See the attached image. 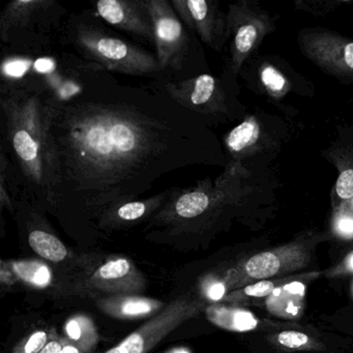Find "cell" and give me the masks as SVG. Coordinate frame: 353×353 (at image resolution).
I'll return each instance as SVG.
<instances>
[{
  "label": "cell",
  "mask_w": 353,
  "mask_h": 353,
  "mask_svg": "<svg viewBox=\"0 0 353 353\" xmlns=\"http://www.w3.org/2000/svg\"><path fill=\"white\" fill-rule=\"evenodd\" d=\"M110 73L101 72L79 96L51 105L54 210L78 208L99 218L162 177L210 158L204 117L158 83H121Z\"/></svg>",
  "instance_id": "cell-1"
},
{
  "label": "cell",
  "mask_w": 353,
  "mask_h": 353,
  "mask_svg": "<svg viewBox=\"0 0 353 353\" xmlns=\"http://www.w3.org/2000/svg\"><path fill=\"white\" fill-rule=\"evenodd\" d=\"M0 106L8 144L30 194L53 208L57 175L50 131L52 106L39 92L5 84Z\"/></svg>",
  "instance_id": "cell-2"
},
{
  "label": "cell",
  "mask_w": 353,
  "mask_h": 353,
  "mask_svg": "<svg viewBox=\"0 0 353 353\" xmlns=\"http://www.w3.org/2000/svg\"><path fill=\"white\" fill-rule=\"evenodd\" d=\"M63 42L76 54L98 67L128 76L164 75L157 57L107 32L88 16H73L65 24Z\"/></svg>",
  "instance_id": "cell-3"
},
{
  "label": "cell",
  "mask_w": 353,
  "mask_h": 353,
  "mask_svg": "<svg viewBox=\"0 0 353 353\" xmlns=\"http://www.w3.org/2000/svg\"><path fill=\"white\" fill-rule=\"evenodd\" d=\"M65 12L54 0H14L0 16L1 41L16 48L45 47Z\"/></svg>",
  "instance_id": "cell-4"
},
{
  "label": "cell",
  "mask_w": 353,
  "mask_h": 353,
  "mask_svg": "<svg viewBox=\"0 0 353 353\" xmlns=\"http://www.w3.org/2000/svg\"><path fill=\"white\" fill-rule=\"evenodd\" d=\"M309 260V253L303 243H290L251 256L227 270L225 276L233 291L258 281L286 276L305 268Z\"/></svg>",
  "instance_id": "cell-5"
},
{
  "label": "cell",
  "mask_w": 353,
  "mask_h": 353,
  "mask_svg": "<svg viewBox=\"0 0 353 353\" xmlns=\"http://www.w3.org/2000/svg\"><path fill=\"white\" fill-rule=\"evenodd\" d=\"M205 301L192 295L181 296L166 305V307L132 332L117 346L105 353H148L161 341L176 330L183 322L195 317L205 310Z\"/></svg>",
  "instance_id": "cell-6"
},
{
  "label": "cell",
  "mask_w": 353,
  "mask_h": 353,
  "mask_svg": "<svg viewBox=\"0 0 353 353\" xmlns=\"http://www.w3.org/2000/svg\"><path fill=\"white\" fill-rule=\"evenodd\" d=\"M154 23L157 59L163 74L181 71L189 52V37L169 0H145Z\"/></svg>",
  "instance_id": "cell-7"
},
{
  "label": "cell",
  "mask_w": 353,
  "mask_h": 353,
  "mask_svg": "<svg viewBox=\"0 0 353 353\" xmlns=\"http://www.w3.org/2000/svg\"><path fill=\"white\" fill-rule=\"evenodd\" d=\"M86 286L113 295H137L145 287L143 274L125 257L112 256L88 274Z\"/></svg>",
  "instance_id": "cell-8"
},
{
  "label": "cell",
  "mask_w": 353,
  "mask_h": 353,
  "mask_svg": "<svg viewBox=\"0 0 353 353\" xmlns=\"http://www.w3.org/2000/svg\"><path fill=\"white\" fill-rule=\"evenodd\" d=\"M96 10L106 23L154 45V23L145 0H100Z\"/></svg>",
  "instance_id": "cell-9"
},
{
  "label": "cell",
  "mask_w": 353,
  "mask_h": 353,
  "mask_svg": "<svg viewBox=\"0 0 353 353\" xmlns=\"http://www.w3.org/2000/svg\"><path fill=\"white\" fill-rule=\"evenodd\" d=\"M162 88L174 102L192 112L205 117L219 110L218 83L212 75L202 74L181 81H164Z\"/></svg>",
  "instance_id": "cell-10"
},
{
  "label": "cell",
  "mask_w": 353,
  "mask_h": 353,
  "mask_svg": "<svg viewBox=\"0 0 353 353\" xmlns=\"http://www.w3.org/2000/svg\"><path fill=\"white\" fill-rule=\"evenodd\" d=\"M183 26L198 34L205 44L214 47L218 16L214 3L208 0H171Z\"/></svg>",
  "instance_id": "cell-11"
},
{
  "label": "cell",
  "mask_w": 353,
  "mask_h": 353,
  "mask_svg": "<svg viewBox=\"0 0 353 353\" xmlns=\"http://www.w3.org/2000/svg\"><path fill=\"white\" fill-rule=\"evenodd\" d=\"M172 190H167L146 199L125 202L103 212L98 218L102 227H119L154 216L170 198Z\"/></svg>",
  "instance_id": "cell-12"
},
{
  "label": "cell",
  "mask_w": 353,
  "mask_h": 353,
  "mask_svg": "<svg viewBox=\"0 0 353 353\" xmlns=\"http://www.w3.org/2000/svg\"><path fill=\"white\" fill-rule=\"evenodd\" d=\"M98 305L111 317L123 320L152 318L164 309V303L158 299L140 295H113L99 299Z\"/></svg>",
  "instance_id": "cell-13"
},
{
  "label": "cell",
  "mask_w": 353,
  "mask_h": 353,
  "mask_svg": "<svg viewBox=\"0 0 353 353\" xmlns=\"http://www.w3.org/2000/svg\"><path fill=\"white\" fill-rule=\"evenodd\" d=\"M312 278L292 281L278 287L265 299L268 312L283 319H299L305 307L307 285L303 282Z\"/></svg>",
  "instance_id": "cell-14"
},
{
  "label": "cell",
  "mask_w": 353,
  "mask_h": 353,
  "mask_svg": "<svg viewBox=\"0 0 353 353\" xmlns=\"http://www.w3.org/2000/svg\"><path fill=\"white\" fill-rule=\"evenodd\" d=\"M208 319L218 327L230 332H245L255 330L259 320L252 312L237 307L212 303L206 307Z\"/></svg>",
  "instance_id": "cell-15"
},
{
  "label": "cell",
  "mask_w": 353,
  "mask_h": 353,
  "mask_svg": "<svg viewBox=\"0 0 353 353\" xmlns=\"http://www.w3.org/2000/svg\"><path fill=\"white\" fill-rule=\"evenodd\" d=\"M319 272H309V274H295V276H286L282 278L272 279V280H262L252 283L243 288L231 291L224 299V303H253L257 299L268 297L278 287L292 281L301 280L305 278H316Z\"/></svg>",
  "instance_id": "cell-16"
},
{
  "label": "cell",
  "mask_w": 353,
  "mask_h": 353,
  "mask_svg": "<svg viewBox=\"0 0 353 353\" xmlns=\"http://www.w3.org/2000/svg\"><path fill=\"white\" fill-rule=\"evenodd\" d=\"M65 332L68 340L84 353L92 352L100 340L94 321L83 314H77L70 318L65 323Z\"/></svg>",
  "instance_id": "cell-17"
},
{
  "label": "cell",
  "mask_w": 353,
  "mask_h": 353,
  "mask_svg": "<svg viewBox=\"0 0 353 353\" xmlns=\"http://www.w3.org/2000/svg\"><path fill=\"white\" fill-rule=\"evenodd\" d=\"M28 243L38 255L54 263L65 261L70 256L69 250L65 243L59 237L44 229H34L30 231Z\"/></svg>",
  "instance_id": "cell-18"
},
{
  "label": "cell",
  "mask_w": 353,
  "mask_h": 353,
  "mask_svg": "<svg viewBox=\"0 0 353 353\" xmlns=\"http://www.w3.org/2000/svg\"><path fill=\"white\" fill-rule=\"evenodd\" d=\"M8 264L17 276L18 281H22L30 286L44 289L52 284V270L45 262L39 260H18Z\"/></svg>",
  "instance_id": "cell-19"
},
{
  "label": "cell",
  "mask_w": 353,
  "mask_h": 353,
  "mask_svg": "<svg viewBox=\"0 0 353 353\" xmlns=\"http://www.w3.org/2000/svg\"><path fill=\"white\" fill-rule=\"evenodd\" d=\"M260 135L259 125L254 119H248L232 130L226 139L231 152H241L256 143Z\"/></svg>",
  "instance_id": "cell-20"
},
{
  "label": "cell",
  "mask_w": 353,
  "mask_h": 353,
  "mask_svg": "<svg viewBox=\"0 0 353 353\" xmlns=\"http://www.w3.org/2000/svg\"><path fill=\"white\" fill-rule=\"evenodd\" d=\"M257 38L258 30L255 24L243 23L237 28L233 42V63L235 70L239 69L245 55L252 50Z\"/></svg>",
  "instance_id": "cell-21"
},
{
  "label": "cell",
  "mask_w": 353,
  "mask_h": 353,
  "mask_svg": "<svg viewBox=\"0 0 353 353\" xmlns=\"http://www.w3.org/2000/svg\"><path fill=\"white\" fill-rule=\"evenodd\" d=\"M199 290L204 299L212 303H219L224 301L226 295L231 291L225 272L221 274H206L200 281Z\"/></svg>",
  "instance_id": "cell-22"
},
{
  "label": "cell",
  "mask_w": 353,
  "mask_h": 353,
  "mask_svg": "<svg viewBox=\"0 0 353 353\" xmlns=\"http://www.w3.org/2000/svg\"><path fill=\"white\" fill-rule=\"evenodd\" d=\"M276 342L281 346L289 349L310 350L317 348V344L307 334L296 330H285L276 336Z\"/></svg>",
  "instance_id": "cell-23"
},
{
  "label": "cell",
  "mask_w": 353,
  "mask_h": 353,
  "mask_svg": "<svg viewBox=\"0 0 353 353\" xmlns=\"http://www.w3.org/2000/svg\"><path fill=\"white\" fill-rule=\"evenodd\" d=\"M52 338L50 332L46 330H37L22 341L14 349L13 353H40Z\"/></svg>",
  "instance_id": "cell-24"
},
{
  "label": "cell",
  "mask_w": 353,
  "mask_h": 353,
  "mask_svg": "<svg viewBox=\"0 0 353 353\" xmlns=\"http://www.w3.org/2000/svg\"><path fill=\"white\" fill-rule=\"evenodd\" d=\"M261 80L266 88L272 92H283L287 83L282 74L272 65H268L262 70Z\"/></svg>",
  "instance_id": "cell-25"
},
{
  "label": "cell",
  "mask_w": 353,
  "mask_h": 353,
  "mask_svg": "<svg viewBox=\"0 0 353 353\" xmlns=\"http://www.w3.org/2000/svg\"><path fill=\"white\" fill-rule=\"evenodd\" d=\"M8 162L6 159L5 152H3L1 154V163H0V202H1V208H8L9 210H13V201H12L11 196L9 193V185H7V181H6V169H7Z\"/></svg>",
  "instance_id": "cell-26"
},
{
  "label": "cell",
  "mask_w": 353,
  "mask_h": 353,
  "mask_svg": "<svg viewBox=\"0 0 353 353\" xmlns=\"http://www.w3.org/2000/svg\"><path fill=\"white\" fill-rule=\"evenodd\" d=\"M336 194L342 199L353 197V169L343 171L336 181Z\"/></svg>",
  "instance_id": "cell-27"
},
{
  "label": "cell",
  "mask_w": 353,
  "mask_h": 353,
  "mask_svg": "<svg viewBox=\"0 0 353 353\" xmlns=\"http://www.w3.org/2000/svg\"><path fill=\"white\" fill-rule=\"evenodd\" d=\"M336 233L341 236L350 239L353 237V216H342L338 218L334 224Z\"/></svg>",
  "instance_id": "cell-28"
},
{
  "label": "cell",
  "mask_w": 353,
  "mask_h": 353,
  "mask_svg": "<svg viewBox=\"0 0 353 353\" xmlns=\"http://www.w3.org/2000/svg\"><path fill=\"white\" fill-rule=\"evenodd\" d=\"M65 338H61L59 336H53L50 342L46 345L44 349L40 353H61L65 344Z\"/></svg>",
  "instance_id": "cell-29"
},
{
  "label": "cell",
  "mask_w": 353,
  "mask_h": 353,
  "mask_svg": "<svg viewBox=\"0 0 353 353\" xmlns=\"http://www.w3.org/2000/svg\"><path fill=\"white\" fill-rule=\"evenodd\" d=\"M0 281L3 283V285H8V286H12L17 282V276H15L11 268H10L9 264L6 263L5 261L1 262V268H0Z\"/></svg>",
  "instance_id": "cell-30"
},
{
  "label": "cell",
  "mask_w": 353,
  "mask_h": 353,
  "mask_svg": "<svg viewBox=\"0 0 353 353\" xmlns=\"http://www.w3.org/2000/svg\"><path fill=\"white\" fill-rule=\"evenodd\" d=\"M353 274V252L334 270V274Z\"/></svg>",
  "instance_id": "cell-31"
},
{
  "label": "cell",
  "mask_w": 353,
  "mask_h": 353,
  "mask_svg": "<svg viewBox=\"0 0 353 353\" xmlns=\"http://www.w3.org/2000/svg\"><path fill=\"white\" fill-rule=\"evenodd\" d=\"M345 63L349 69L353 70V43H349L344 48Z\"/></svg>",
  "instance_id": "cell-32"
},
{
  "label": "cell",
  "mask_w": 353,
  "mask_h": 353,
  "mask_svg": "<svg viewBox=\"0 0 353 353\" xmlns=\"http://www.w3.org/2000/svg\"><path fill=\"white\" fill-rule=\"evenodd\" d=\"M67 339V338H65ZM61 353H84L83 351L81 350V349L78 348L77 346H76L75 344H73V343L70 342L69 340H65V347H63V352Z\"/></svg>",
  "instance_id": "cell-33"
},
{
  "label": "cell",
  "mask_w": 353,
  "mask_h": 353,
  "mask_svg": "<svg viewBox=\"0 0 353 353\" xmlns=\"http://www.w3.org/2000/svg\"><path fill=\"white\" fill-rule=\"evenodd\" d=\"M165 353H192L190 349L185 348V347H176V348L171 349V350L167 351Z\"/></svg>",
  "instance_id": "cell-34"
},
{
  "label": "cell",
  "mask_w": 353,
  "mask_h": 353,
  "mask_svg": "<svg viewBox=\"0 0 353 353\" xmlns=\"http://www.w3.org/2000/svg\"><path fill=\"white\" fill-rule=\"evenodd\" d=\"M352 293H353V286H352Z\"/></svg>",
  "instance_id": "cell-35"
}]
</instances>
